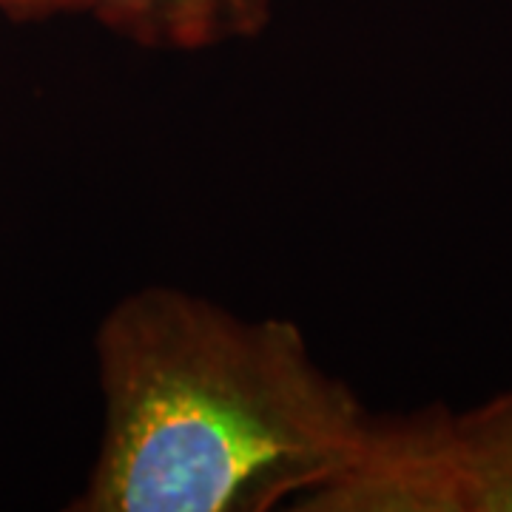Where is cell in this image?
Instances as JSON below:
<instances>
[{"label": "cell", "mask_w": 512, "mask_h": 512, "mask_svg": "<svg viewBox=\"0 0 512 512\" xmlns=\"http://www.w3.org/2000/svg\"><path fill=\"white\" fill-rule=\"evenodd\" d=\"M103 424L74 512H268L359 456L373 413L291 319L148 285L94 336Z\"/></svg>", "instance_id": "6da1fadb"}, {"label": "cell", "mask_w": 512, "mask_h": 512, "mask_svg": "<svg viewBox=\"0 0 512 512\" xmlns=\"http://www.w3.org/2000/svg\"><path fill=\"white\" fill-rule=\"evenodd\" d=\"M0 12L18 23L49 20L57 15H77L80 0H0Z\"/></svg>", "instance_id": "277c9868"}, {"label": "cell", "mask_w": 512, "mask_h": 512, "mask_svg": "<svg viewBox=\"0 0 512 512\" xmlns=\"http://www.w3.org/2000/svg\"><path fill=\"white\" fill-rule=\"evenodd\" d=\"M276 0H80V12L151 52H205L259 37Z\"/></svg>", "instance_id": "7a4b0ae2"}, {"label": "cell", "mask_w": 512, "mask_h": 512, "mask_svg": "<svg viewBox=\"0 0 512 512\" xmlns=\"http://www.w3.org/2000/svg\"><path fill=\"white\" fill-rule=\"evenodd\" d=\"M458 512H512V390L450 416Z\"/></svg>", "instance_id": "3957f363"}]
</instances>
